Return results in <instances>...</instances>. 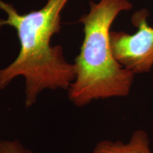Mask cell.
Masks as SVG:
<instances>
[{
	"mask_svg": "<svg viewBox=\"0 0 153 153\" xmlns=\"http://www.w3.org/2000/svg\"><path fill=\"white\" fill-rule=\"evenodd\" d=\"M150 13L141 9L133 13L132 24L137 31H111V46L115 58L135 74L148 73L153 68V27L148 23Z\"/></svg>",
	"mask_w": 153,
	"mask_h": 153,
	"instance_id": "obj_3",
	"label": "cell"
},
{
	"mask_svg": "<svg viewBox=\"0 0 153 153\" xmlns=\"http://www.w3.org/2000/svg\"><path fill=\"white\" fill-rule=\"evenodd\" d=\"M133 7L130 0L90 1L89 12L80 17L84 39L73 63L75 78L68 90L74 106L82 108L93 101L126 97L131 93L135 74L115 58L110 30L118 15Z\"/></svg>",
	"mask_w": 153,
	"mask_h": 153,
	"instance_id": "obj_2",
	"label": "cell"
},
{
	"mask_svg": "<svg viewBox=\"0 0 153 153\" xmlns=\"http://www.w3.org/2000/svg\"><path fill=\"white\" fill-rule=\"evenodd\" d=\"M69 0H47L44 7L27 14H19L11 4L0 0V9L7 19L0 28L16 30L20 50L16 59L0 69V91L18 76L24 79V104L31 108L43 91H68L75 78L73 63L65 57L61 45H51V38L61 30V14Z\"/></svg>",
	"mask_w": 153,
	"mask_h": 153,
	"instance_id": "obj_1",
	"label": "cell"
},
{
	"mask_svg": "<svg viewBox=\"0 0 153 153\" xmlns=\"http://www.w3.org/2000/svg\"><path fill=\"white\" fill-rule=\"evenodd\" d=\"M150 142L148 133L139 129L133 132L127 143L109 140L99 141L91 153H152L150 148Z\"/></svg>",
	"mask_w": 153,
	"mask_h": 153,
	"instance_id": "obj_4",
	"label": "cell"
},
{
	"mask_svg": "<svg viewBox=\"0 0 153 153\" xmlns=\"http://www.w3.org/2000/svg\"><path fill=\"white\" fill-rule=\"evenodd\" d=\"M0 153H33L18 140H0Z\"/></svg>",
	"mask_w": 153,
	"mask_h": 153,
	"instance_id": "obj_5",
	"label": "cell"
}]
</instances>
